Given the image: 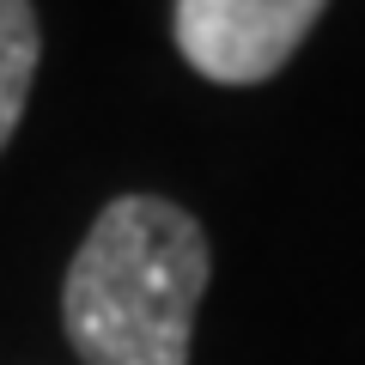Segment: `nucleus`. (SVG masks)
Wrapping results in <instances>:
<instances>
[{
  "mask_svg": "<svg viewBox=\"0 0 365 365\" xmlns=\"http://www.w3.org/2000/svg\"><path fill=\"white\" fill-rule=\"evenodd\" d=\"M329 0H177L182 61L213 86H262L299 55Z\"/></svg>",
  "mask_w": 365,
  "mask_h": 365,
  "instance_id": "2",
  "label": "nucleus"
},
{
  "mask_svg": "<svg viewBox=\"0 0 365 365\" xmlns=\"http://www.w3.org/2000/svg\"><path fill=\"white\" fill-rule=\"evenodd\" d=\"M207 232L165 195H116L91 220L61 287V323L86 365H189L207 292Z\"/></svg>",
  "mask_w": 365,
  "mask_h": 365,
  "instance_id": "1",
  "label": "nucleus"
},
{
  "mask_svg": "<svg viewBox=\"0 0 365 365\" xmlns=\"http://www.w3.org/2000/svg\"><path fill=\"white\" fill-rule=\"evenodd\" d=\"M37 55H43V37H37L31 0H0V153H6V140H13L19 122H25Z\"/></svg>",
  "mask_w": 365,
  "mask_h": 365,
  "instance_id": "3",
  "label": "nucleus"
}]
</instances>
